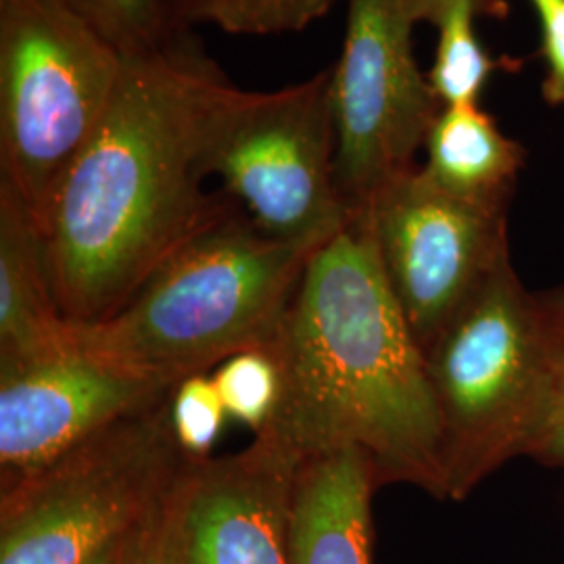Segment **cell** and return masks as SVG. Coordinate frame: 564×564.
Returning <instances> with one entry per match:
<instances>
[{"instance_id": "cell-1", "label": "cell", "mask_w": 564, "mask_h": 564, "mask_svg": "<svg viewBox=\"0 0 564 564\" xmlns=\"http://www.w3.org/2000/svg\"><path fill=\"white\" fill-rule=\"evenodd\" d=\"M232 86L182 30L126 57L101 126L61 182L42 223L67 323L113 316L228 197L203 191L209 123Z\"/></svg>"}, {"instance_id": "cell-2", "label": "cell", "mask_w": 564, "mask_h": 564, "mask_svg": "<svg viewBox=\"0 0 564 564\" xmlns=\"http://www.w3.org/2000/svg\"><path fill=\"white\" fill-rule=\"evenodd\" d=\"M272 433L302 458L358 447L379 487L444 500L442 437L423 349L395 300L366 214L314 251L274 345Z\"/></svg>"}, {"instance_id": "cell-3", "label": "cell", "mask_w": 564, "mask_h": 564, "mask_svg": "<svg viewBox=\"0 0 564 564\" xmlns=\"http://www.w3.org/2000/svg\"><path fill=\"white\" fill-rule=\"evenodd\" d=\"M314 251L268 237L228 199L113 316L72 324V343L174 387L241 351L272 349Z\"/></svg>"}, {"instance_id": "cell-4", "label": "cell", "mask_w": 564, "mask_h": 564, "mask_svg": "<svg viewBox=\"0 0 564 564\" xmlns=\"http://www.w3.org/2000/svg\"><path fill=\"white\" fill-rule=\"evenodd\" d=\"M440 419L444 500L529 456L547 395L540 297L506 258L424 354Z\"/></svg>"}, {"instance_id": "cell-5", "label": "cell", "mask_w": 564, "mask_h": 564, "mask_svg": "<svg viewBox=\"0 0 564 564\" xmlns=\"http://www.w3.org/2000/svg\"><path fill=\"white\" fill-rule=\"evenodd\" d=\"M126 57L65 0H0V182L36 223L93 139Z\"/></svg>"}, {"instance_id": "cell-6", "label": "cell", "mask_w": 564, "mask_h": 564, "mask_svg": "<svg viewBox=\"0 0 564 564\" xmlns=\"http://www.w3.org/2000/svg\"><path fill=\"white\" fill-rule=\"evenodd\" d=\"M170 398L0 489V564H86L144 521L188 460L172 433Z\"/></svg>"}, {"instance_id": "cell-7", "label": "cell", "mask_w": 564, "mask_h": 564, "mask_svg": "<svg viewBox=\"0 0 564 564\" xmlns=\"http://www.w3.org/2000/svg\"><path fill=\"white\" fill-rule=\"evenodd\" d=\"M335 158L330 69L268 93L232 84L205 141L207 178L223 182L224 195L268 237L307 249L323 247L354 218Z\"/></svg>"}, {"instance_id": "cell-8", "label": "cell", "mask_w": 564, "mask_h": 564, "mask_svg": "<svg viewBox=\"0 0 564 564\" xmlns=\"http://www.w3.org/2000/svg\"><path fill=\"white\" fill-rule=\"evenodd\" d=\"M416 23L412 0H347L330 105L337 186L351 216L416 170V153L444 107L414 55Z\"/></svg>"}, {"instance_id": "cell-9", "label": "cell", "mask_w": 564, "mask_h": 564, "mask_svg": "<svg viewBox=\"0 0 564 564\" xmlns=\"http://www.w3.org/2000/svg\"><path fill=\"white\" fill-rule=\"evenodd\" d=\"M384 276L423 354L510 258L508 212L456 199L421 167L364 212Z\"/></svg>"}, {"instance_id": "cell-10", "label": "cell", "mask_w": 564, "mask_h": 564, "mask_svg": "<svg viewBox=\"0 0 564 564\" xmlns=\"http://www.w3.org/2000/svg\"><path fill=\"white\" fill-rule=\"evenodd\" d=\"M174 387L147 381L69 343L53 356L0 366V489L30 479Z\"/></svg>"}, {"instance_id": "cell-11", "label": "cell", "mask_w": 564, "mask_h": 564, "mask_svg": "<svg viewBox=\"0 0 564 564\" xmlns=\"http://www.w3.org/2000/svg\"><path fill=\"white\" fill-rule=\"evenodd\" d=\"M302 456L272 433L247 449L186 460L172 487L182 564H289Z\"/></svg>"}, {"instance_id": "cell-12", "label": "cell", "mask_w": 564, "mask_h": 564, "mask_svg": "<svg viewBox=\"0 0 564 564\" xmlns=\"http://www.w3.org/2000/svg\"><path fill=\"white\" fill-rule=\"evenodd\" d=\"M379 481L358 447L305 456L297 468L289 564H372V494Z\"/></svg>"}, {"instance_id": "cell-13", "label": "cell", "mask_w": 564, "mask_h": 564, "mask_svg": "<svg viewBox=\"0 0 564 564\" xmlns=\"http://www.w3.org/2000/svg\"><path fill=\"white\" fill-rule=\"evenodd\" d=\"M72 343L61 314L41 224L0 182V366L53 356Z\"/></svg>"}, {"instance_id": "cell-14", "label": "cell", "mask_w": 564, "mask_h": 564, "mask_svg": "<svg viewBox=\"0 0 564 564\" xmlns=\"http://www.w3.org/2000/svg\"><path fill=\"white\" fill-rule=\"evenodd\" d=\"M424 178L447 195L473 205L508 212L524 149L508 139L481 105H447L426 141Z\"/></svg>"}, {"instance_id": "cell-15", "label": "cell", "mask_w": 564, "mask_h": 564, "mask_svg": "<svg viewBox=\"0 0 564 564\" xmlns=\"http://www.w3.org/2000/svg\"><path fill=\"white\" fill-rule=\"evenodd\" d=\"M416 20L437 28V51L426 72L437 101L447 105H481L485 86L500 61L485 51L477 36L479 18H502V0H412Z\"/></svg>"}, {"instance_id": "cell-16", "label": "cell", "mask_w": 564, "mask_h": 564, "mask_svg": "<svg viewBox=\"0 0 564 564\" xmlns=\"http://www.w3.org/2000/svg\"><path fill=\"white\" fill-rule=\"evenodd\" d=\"M123 57L149 53L184 30L174 0H65Z\"/></svg>"}, {"instance_id": "cell-17", "label": "cell", "mask_w": 564, "mask_h": 564, "mask_svg": "<svg viewBox=\"0 0 564 564\" xmlns=\"http://www.w3.org/2000/svg\"><path fill=\"white\" fill-rule=\"evenodd\" d=\"M228 421L249 426L256 435L274 421L282 402L281 360L272 349L241 351L212 375Z\"/></svg>"}, {"instance_id": "cell-18", "label": "cell", "mask_w": 564, "mask_h": 564, "mask_svg": "<svg viewBox=\"0 0 564 564\" xmlns=\"http://www.w3.org/2000/svg\"><path fill=\"white\" fill-rule=\"evenodd\" d=\"M337 0H186L182 23H207L228 34L272 36L300 32L335 7Z\"/></svg>"}, {"instance_id": "cell-19", "label": "cell", "mask_w": 564, "mask_h": 564, "mask_svg": "<svg viewBox=\"0 0 564 564\" xmlns=\"http://www.w3.org/2000/svg\"><path fill=\"white\" fill-rule=\"evenodd\" d=\"M226 421L228 414L223 398L207 372L191 375L174 384L170 423L174 440L188 460L212 458Z\"/></svg>"}, {"instance_id": "cell-20", "label": "cell", "mask_w": 564, "mask_h": 564, "mask_svg": "<svg viewBox=\"0 0 564 564\" xmlns=\"http://www.w3.org/2000/svg\"><path fill=\"white\" fill-rule=\"evenodd\" d=\"M538 297L547 345V395L529 456L547 466H564V286Z\"/></svg>"}, {"instance_id": "cell-21", "label": "cell", "mask_w": 564, "mask_h": 564, "mask_svg": "<svg viewBox=\"0 0 564 564\" xmlns=\"http://www.w3.org/2000/svg\"><path fill=\"white\" fill-rule=\"evenodd\" d=\"M540 21L545 78L542 95L547 105L564 107V0H529Z\"/></svg>"}, {"instance_id": "cell-22", "label": "cell", "mask_w": 564, "mask_h": 564, "mask_svg": "<svg viewBox=\"0 0 564 564\" xmlns=\"http://www.w3.org/2000/svg\"><path fill=\"white\" fill-rule=\"evenodd\" d=\"M134 564H182L172 508V489L144 519Z\"/></svg>"}, {"instance_id": "cell-23", "label": "cell", "mask_w": 564, "mask_h": 564, "mask_svg": "<svg viewBox=\"0 0 564 564\" xmlns=\"http://www.w3.org/2000/svg\"><path fill=\"white\" fill-rule=\"evenodd\" d=\"M142 523L144 521L132 527L130 531L121 533L118 538H113L109 544L102 545L101 550L86 564H134L139 542H141Z\"/></svg>"}, {"instance_id": "cell-24", "label": "cell", "mask_w": 564, "mask_h": 564, "mask_svg": "<svg viewBox=\"0 0 564 564\" xmlns=\"http://www.w3.org/2000/svg\"><path fill=\"white\" fill-rule=\"evenodd\" d=\"M184 2H186V0H174V7H176V11H178V18L182 15V7H184Z\"/></svg>"}]
</instances>
